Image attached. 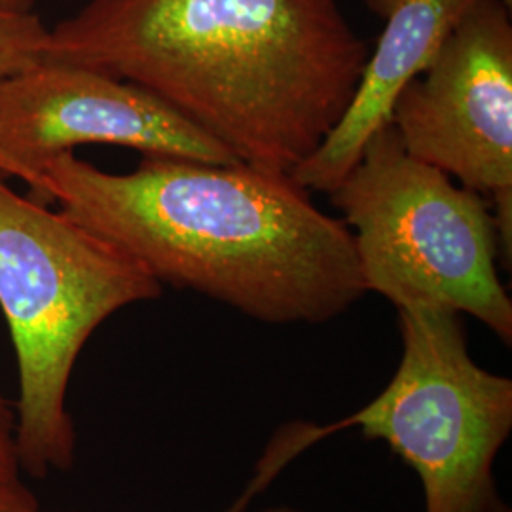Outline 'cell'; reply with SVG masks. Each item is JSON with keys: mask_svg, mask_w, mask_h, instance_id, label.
<instances>
[{"mask_svg": "<svg viewBox=\"0 0 512 512\" xmlns=\"http://www.w3.org/2000/svg\"><path fill=\"white\" fill-rule=\"evenodd\" d=\"M0 512H40L33 494L19 482H0Z\"/></svg>", "mask_w": 512, "mask_h": 512, "instance_id": "obj_11", "label": "cell"}, {"mask_svg": "<svg viewBox=\"0 0 512 512\" xmlns=\"http://www.w3.org/2000/svg\"><path fill=\"white\" fill-rule=\"evenodd\" d=\"M84 145L205 164L239 162L156 95L92 67L42 59L0 80L2 177H16L38 196L42 167Z\"/></svg>", "mask_w": 512, "mask_h": 512, "instance_id": "obj_7", "label": "cell"}, {"mask_svg": "<svg viewBox=\"0 0 512 512\" xmlns=\"http://www.w3.org/2000/svg\"><path fill=\"white\" fill-rule=\"evenodd\" d=\"M160 294L162 283L109 239L0 177V308L18 357L19 465L31 475L73 465L67 389L88 338L116 311Z\"/></svg>", "mask_w": 512, "mask_h": 512, "instance_id": "obj_3", "label": "cell"}, {"mask_svg": "<svg viewBox=\"0 0 512 512\" xmlns=\"http://www.w3.org/2000/svg\"><path fill=\"white\" fill-rule=\"evenodd\" d=\"M262 512H300L296 511V509H289V507H279V509H268V511Z\"/></svg>", "mask_w": 512, "mask_h": 512, "instance_id": "obj_13", "label": "cell"}, {"mask_svg": "<svg viewBox=\"0 0 512 512\" xmlns=\"http://www.w3.org/2000/svg\"><path fill=\"white\" fill-rule=\"evenodd\" d=\"M403 357L384 391L330 425H287L256 467L239 511L300 452L344 429L385 442L418 476L423 512L509 511L494 463L512 429V380L476 365L461 313L435 306L397 310Z\"/></svg>", "mask_w": 512, "mask_h": 512, "instance_id": "obj_4", "label": "cell"}, {"mask_svg": "<svg viewBox=\"0 0 512 512\" xmlns=\"http://www.w3.org/2000/svg\"><path fill=\"white\" fill-rule=\"evenodd\" d=\"M19 469L16 420L10 406L0 397V482L19 480Z\"/></svg>", "mask_w": 512, "mask_h": 512, "instance_id": "obj_10", "label": "cell"}, {"mask_svg": "<svg viewBox=\"0 0 512 512\" xmlns=\"http://www.w3.org/2000/svg\"><path fill=\"white\" fill-rule=\"evenodd\" d=\"M37 198L59 203L156 281L264 323H325L366 294L348 226L291 173L175 156L109 173L63 152L42 167Z\"/></svg>", "mask_w": 512, "mask_h": 512, "instance_id": "obj_2", "label": "cell"}, {"mask_svg": "<svg viewBox=\"0 0 512 512\" xmlns=\"http://www.w3.org/2000/svg\"><path fill=\"white\" fill-rule=\"evenodd\" d=\"M366 293L397 310L467 313L512 344V302L497 275L499 234L488 200L406 152L385 124L334 186Z\"/></svg>", "mask_w": 512, "mask_h": 512, "instance_id": "obj_5", "label": "cell"}, {"mask_svg": "<svg viewBox=\"0 0 512 512\" xmlns=\"http://www.w3.org/2000/svg\"><path fill=\"white\" fill-rule=\"evenodd\" d=\"M48 35L50 29L38 18L35 10H0V80L46 59Z\"/></svg>", "mask_w": 512, "mask_h": 512, "instance_id": "obj_9", "label": "cell"}, {"mask_svg": "<svg viewBox=\"0 0 512 512\" xmlns=\"http://www.w3.org/2000/svg\"><path fill=\"white\" fill-rule=\"evenodd\" d=\"M478 0H365L384 21L346 114L319 148L291 171L308 192H327L359 162L370 137L389 124L404 86L439 54L446 38Z\"/></svg>", "mask_w": 512, "mask_h": 512, "instance_id": "obj_8", "label": "cell"}, {"mask_svg": "<svg viewBox=\"0 0 512 512\" xmlns=\"http://www.w3.org/2000/svg\"><path fill=\"white\" fill-rule=\"evenodd\" d=\"M408 154L494 207L512 255V23L503 0H478L433 63L404 86L391 120Z\"/></svg>", "mask_w": 512, "mask_h": 512, "instance_id": "obj_6", "label": "cell"}, {"mask_svg": "<svg viewBox=\"0 0 512 512\" xmlns=\"http://www.w3.org/2000/svg\"><path fill=\"white\" fill-rule=\"evenodd\" d=\"M505 512H511V511H505Z\"/></svg>", "mask_w": 512, "mask_h": 512, "instance_id": "obj_15", "label": "cell"}, {"mask_svg": "<svg viewBox=\"0 0 512 512\" xmlns=\"http://www.w3.org/2000/svg\"><path fill=\"white\" fill-rule=\"evenodd\" d=\"M503 2H505L509 8H512V0H503Z\"/></svg>", "mask_w": 512, "mask_h": 512, "instance_id": "obj_14", "label": "cell"}, {"mask_svg": "<svg viewBox=\"0 0 512 512\" xmlns=\"http://www.w3.org/2000/svg\"><path fill=\"white\" fill-rule=\"evenodd\" d=\"M33 6H35V0H0V10L31 12Z\"/></svg>", "mask_w": 512, "mask_h": 512, "instance_id": "obj_12", "label": "cell"}, {"mask_svg": "<svg viewBox=\"0 0 512 512\" xmlns=\"http://www.w3.org/2000/svg\"><path fill=\"white\" fill-rule=\"evenodd\" d=\"M46 59L133 82L239 162L291 173L346 114L368 52L336 0H90Z\"/></svg>", "mask_w": 512, "mask_h": 512, "instance_id": "obj_1", "label": "cell"}]
</instances>
